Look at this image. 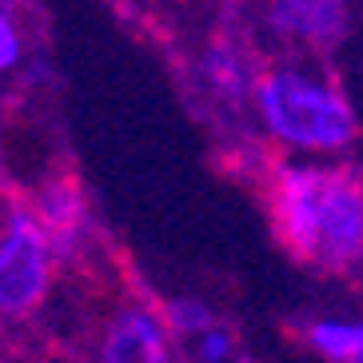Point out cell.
Returning a JSON list of instances; mask_svg holds the SVG:
<instances>
[{
	"instance_id": "cell-2",
	"label": "cell",
	"mask_w": 363,
	"mask_h": 363,
	"mask_svg": "<svg viewBox=\"0 0 363 363\" xmlns=\"http://www.w3.org/2000/svg\"><path fill=\"white\" fill-rule=\"evenodd\" d=\"M256 116L279 148L340 156L359 140V116L340 88L311 68L279 65L259 76Z\"/></svg>"
},
{
	"instance_id": "cell-5",
	"label": "cell",
	"mask_w": 363,
	"mask_h": 363,
	"mask_svg": "<svg viewBox=\"0 0 363 363\" xmlns=\"http://www.w3.org/2000/svg\"><path fill=\"white\" fill-rule=\"evenodd\" d=\"M172 328L164 311L124 303L108 315L96 355L108 363H164L172 359Z\"/></svg>"
},
{
	"instance_id": "cell-4",
	"label": "cell",
	"mask_w": 363,
	"mask_h": 363,
	"mask_svg": "<svg viewBox=\"0 0 363 363\" xmlns=\"http://www.w3.org/2000/svg\"><path fill=\"white\" fill-rule=\"evenodd\" d=\"M28 203L36 208L44 232L56 247V259L60 264H76V259L88 252V240H92V212H88V196L84 188L72 180V176H52L44 180Z\"/></svg>"
},
{
	"instance_id": "cell-9",
	"label": "cell",
	"mask_w": 363,
	"mask_h": 363,
	"mask_svg": "<svg viewBox=\"0 0 363 363\" xmlns=\"http://www.w3.org/2000/svg\"><path fill=\"white\" fill-rule=\"evenodd\" d=\"M164 315H168V328L176 340H188L192 343L196 335H203V331L212 328L216 320V311L203 303V299H172L168 308H164Z\"/></svg>"
},
{
	"instance_id": "cell-10",
	"label": "cell",
	"mask_w": 363,
	"mask_h": 363,
	"mask_svg": "<svg viewBox=\"0 0 363 363\" xmlns=\"http://www.w3.org/2000/svg\"><path fill=\"white\" fill-rule=\"evenodd\" d=\"M192 355L203 359V363H228V359L240 355V347H235V335L224 328V323H212L203 335L192 340Z\"/></svg>"
},
{
	"instance_id": "cell-3",
	"label": "cell",
	"mask_w": 363,
	"mask_h": 363,
	"mask_svg": "<svg viewBox=\"0 0 363 363\" xmlns=\"http://www.w3.org/2000/svg\"><path fill=\"white\" fill-rule=\"evenodd\" d=\"M56 247L44 232L40 216L28 200H12L4 208L0 235V311L4 320H24L40 308L52 291Z\"/></svg>"
},
{
	"instance_id": "cell-1",
	"label": "cell",
	"mask_w": 363,
	"mask_h": 363,
	"mask_svg": "<svg viewBox=\"0 0 363 363\" xmlns=\"http://www.w3.org/2000/svg\"><path fill=\"white\" fill-rule=\"evenodd\" d=\"M279 244L299 264L352 272L363 264V176L343 164H279L267 184Z\"/></svg>"
},
{
	"instance_id": "cell-6",
	"label": "cell",
	"mask_w": 363,
	"mask_h": 363,
	"mask_svg": "<svg viewBox=\"0 0 363 363\" xmlns=\"http://www.w3.org/2000/svg\"><path fill=\"white\" fill-rule=\"evenodd\" d=\"M267 28L291 48L331 52L347 33V0H272Z\"/></svg>"
},
{
	"instance_id": "cell-11",
	"label": "cell",
	"mask_w": 363,
	"mask_h": 363,
	"mask_svg": "<svg viewBox=\"0 0 363 363\" xmlns=\"http://www.w3.org/2000/svg\"><path fill=\"white\" fill-rule=\"evenodd\" d=\"M21 56H24L21 24H16V16L4 9V12H0V68H4V72H12V68L21 65Z\"/></svg>"
},
{
	"instance_id": "cell-8",
	"label": "cell",
	"mask_w": 363,
	"mask_h": 363,
	"mask_svg": "<svg viewBox=\"0 0 363 363\" xmlns=\"http://www.w3.org/2000/svg\"><path fill=\"white\" fill-rule=\"evenodd\" d=\"M308 347L331 363H363V320H315Z\"/></svg>"
},
{
	"instance_id": "cell-7",
	"label": "cell",
	"mask_w": 363,
	"mask_h": 363,
	"mask_svg": "<svg viewBox=\"0 0 363 363\" xmlns=\"http://www.w3.org/2000/svg\"><path fill=\"white\" fill-rule=\"evenodd\" d=\"M259 68L252 60V48H244L232 36H220L203 48L200 56V84L203 92L224 104L228 112H240L244 104H256V88H259Z\"/></svg>"
}]
</instances>
